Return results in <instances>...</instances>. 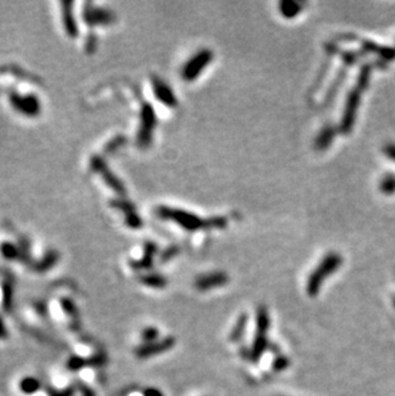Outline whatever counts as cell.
I'll use <instances>...</instances> for the list:
<instances>
[{"label":"cell","instance_id":"1","mask_svg":"<svg viewBox=\"0 0 395 396\" xmlns=\"http://www.w3.org/2000/svg\"><path fill=\"white\" fill-rule=\"evenodd\" d=\"M158 215L162 219L172 221L181 226L186 231H199V230L208 229H224L226 226V218H210V219H203L196 214L186 212L183 209L169 208V206H159L157 210Z\"/></svg>","mask_w":395,"mask_h":396},{"label":"cell","instance_id":"2","mask_svg":"<svg viewBox=\"0 0 395 396\" xmlns=\"http://www.w3.org/2000/svg\"><path fill=\"white\" fill-rule=\"evenodd\" d=\"M370 74H371L370 66L363 67V68L361 69V72H359L356 87L352 89L350 93H349L348 99H346L345 108H344L343 118H341V126H340L341 132L345 134V135H348L349 132L352 131V128L354 127L357 112H358L359 103H361V97H362V93L365 91V89L368 86Z\"/></svg>","mask_w":395,"mask_h":396},{"label":"cell","instance_id":"3","mask_svg":"<svg viewBox=\"0 0 395 396\" xmlns=\"http://www.w3.org/2000/svg\"><path fill=\"white\" fill-rule=\"evenodd\" d=\"M343 263V258L337 253H329L320 261L315 271L310 275L307 281V294L311 297L316 296L320 292L321 286L327 280L330 275H334Z\"/></svg>","mask_w":395,"mask_h":396},{"label":"cell","instance_id":"4","mask_svg":"<svg viewBox=\"0 0 395 396\" xmlns=\"http://www.w3.org/2000/svg\"><path fill=\"white\" fill-rule=\"evenodd\" d=\"M270 328V317L266 306H259L257 312V326H255L254 341L251 345V349H249L248 358L249 361L257 362L260 355L265 353L267 347V333Z\"/></svg>","mask_w":395,"mask_h":396},{"label":"cell","instance_id":"5","mask_svg":"<svg viewBox=\"0 0 395 396\" xmlns=\"http://www.w3.org/2000/svg\"><path fill=\"white\" fill-rule=\"evenodd\" d=\"M213 53L210 50L204 49L200 50L199 53H196L190 61L184 66L183 68V78L185 81H193L195 80L203 69L212 62Z\"/></svg>","mask_w":395,"mask_h":396},{"label":"cell","instance_id":"6","mask_svg":"<svg viewBox=\"0 0 395 396\" xmlns=\"http://www.w3.org/2000/svg\"><path fill=\"white\" fill-rule=\"evenodd\" d=\"M174 338L168 336V337H163L157 341L148 342V344H143L136 349L135 354L139 359H147V358L155 357V355L163 354V353L168 351L174 346Z\"/></svg>","mask_w":395,"mask_h":396},{"label":"cell","instance_id":"7","mask_svg":"<svg viewBox=\"0 0 395 396\" xmlns=\"http://www.w3.org/2000/svg\"><path fill=\"white\" fill-rule=\"evenodd\" d=\"M227 282H229V276L225 272H210L196 278L195 287L199 291H208V290L224 286Z\"/></svg>","mask_w":395,"mask_h":396},{"label":"cell","instance_id":"8","mask_svg":"<svg viewBox=\"0 0 395 396\" xmlns=\"http://www.w3.org/2000/svg\"><path fill=\"white\" fill-rule=\"evenodd\" d=\"M153 89H154L155 97L163 103L164 105L169 108H174L177 105V99L174 97L172 89L164 82L163 80H160L159 77L153 78Z\"/></svg>","mask_w":395,"mask_h":396},{"label":"cell","instance_id":"9","mask_svg":"<svg viewBox=\"0 0 395 396\" xmlns=\"http://www.w3.org/2000/svg\"><path fill=\"white\" fill-rule=\"evenodd\" d=\"M155 127V116L150 105H145L143 109V128H141L140 140L144 145H149L152 132Z\"/></svg>","mask_w":395,"mask_h":396},{"label":"cell","instance_id":"10","mask_svg":"<svg viewBox=\"0 0 395 396\" xmlns=\"http://www.w3.org/2000/svg\"><path fill=\"white\" fill-rule=\"evenodd\" d=\"M362 47L366 52L375 53V54L380 55V57L386 62L395 59V49H392V48L381 47V45L375 44V42L372 41H365L362 44Z\"/></svg>","mask_w":395,"mask_h":396},{"label":"cell","instance_id":"11","mask_svg":"<svg viewBox=\"0 0 395 396\" xmlns=\"http://www.w3.org/2000/svg\"><path fill=\"white\" fill-rule=\"evenodd\" d=\"M20 390L22 393L26 395H32V393L37 392L40 388V381L36 377H23L20 381Z\"/></svg>","mask_w":395,"mask_h":396},{"label":"cell","instance_id":"12","mask_svg":"<svg viewBox=\"0 0 395 396\" xmlns=\"http://www.w3.org/2000/svg\"><path fill=\"white\" fill-rule=\"evenodd\" d=\"M301 9H303V4L299 3V2H282V3H280V12L286 18H293V17L298 16Z\"/></svg>","mask_w":395,"mask_h":396},{"label":"cell","instance_id":"13","mask_svg":"<svg viewBox=\"0 0 395 396\" xmlns=\"http://www.w3.org/2000/svg\"><path fill=\"white\" fill-rule=\"evenodd\" d=\"M379 189L384 195H394L395 194V173L384 174L379 182Z\"/></svg>","mask_w":395,"mask_h":396},{"label":"cell","instance_id":"14","mask_svg":"<svg viewBox=\"0 0 395 396\" xmlns=\"http://www.w3.org/2000/svg\"><path fill=\"white\" fill-rule=\"evenodd\" d=\"M334 138L335 128H332V127L330 126L325 127L323 131L320 134V136L317 138V140H316V146H317V149H320V150H323V149H326L327 146L334 141Z\"/></svg>","mask_w":395,"mask_h":396},{"label":"cell","instance_id":"15","mask_svg":"<svg viewBox=\"0 0 395 396\" xmlns=\"http://www.w3.org/2000/svg\"><path fill=\"white\" fill-rule=\"evenodd\" d=\"M246 322H248V318H246L245 314H243L241 317H239L238 322H236V325L234 326V328H232L231 333H230V341H232V342L240 341L241 337H243V335H244V332H245Z\"/></svg>","mask_w":395,"mask_h":396},{"label":"cell","instance_id":"16","mask_svg":"<svg viewBox=\"0 0 395 396\" xmlns=\"http://www.w3.org/2000/svg\"><path fill=\"white\" fill-rule=\"evenodd\" d=\"M141 282L153 289H163L167 285V280L160 275H148L141 278Z\"/></svg>","mask_w":395,"mask_h":396},{"label":"cell","instance_id":"17","mask_svg":"<svg viewBox=\"0 0 395 396\" xmlns=\"http://www.w3.org/2000/svg\"><path fill=\"white\" fill-rule=\"evenodd\" d=\"M158 336H159V331L155 327H147L141 333V338H143L144 344L157 341Z\"/></svg>","mask_w":395,"mask_h":396},{"label":"cell","instance_id":"18","mask_svg":"<svg viewBox=\"0 0 395 396\" xmlns=\"http://www.w3.org/2000/svg\"><path fill=\"white\" fill-rule=\"evenodd\" d=\"M384 153L389 159H391L392 162H395V144L394 143H387L384 146Z\"/></svg>","mask_w":395,"mask_h":396},{"label":"cell","instance_id":"19","mask_svg":"<svg viewBox=\"0 0 395 396\" xmlns=\"http://www.w3.org/2000/svg\"><path fill=\"white\" fill-rule=\"evenodd\" d=\"M287 366H289V361H287V359L285 357L277 358L276 361H275V363H274L275 371H284V369L286 368Z\"/></svg>","mask_w":395,"mask_h":396},{"label":"cell","instance_id":"20","mask_svg":"<svg viewBox=\"0 0 395 396\" xmlns=\"http://www.w3.org/2000/svg\"><path fill=\"white\" fill-rule=\"evenodd\" d=\"M144 396H164L163 393L160 392L157 388H147L144 391Z\"/></svg>","mask_w":395,"mask_h":396},{"label":"cell","instance_id":"21","mask_svg":"<svg viewBox=\"0 0 395 396\" xmlns=\"http://www.w3.org/2000/svg\"><path fill=\"white\" fill-rule=\"evenodd\" d=\"M4 328H6V327H4V325L2 322H0V336H3L4 333H6V330H4Z\"/></svg>","mask_w":395,"mask_h":396}]
</instances>
